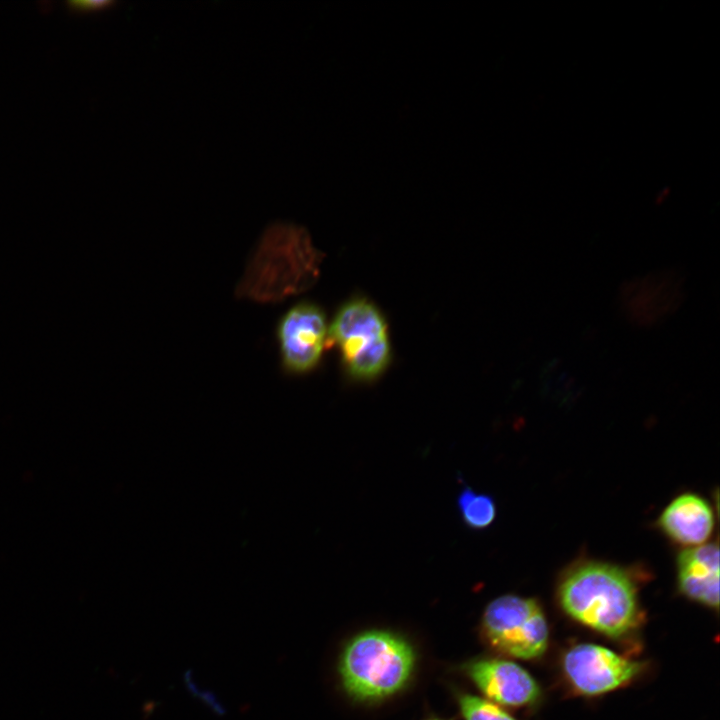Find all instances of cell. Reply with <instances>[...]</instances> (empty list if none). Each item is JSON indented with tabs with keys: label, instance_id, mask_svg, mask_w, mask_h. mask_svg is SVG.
I'll use <instances>...</instances> for the list:
<instances>
[{
	"label": "cell",
	"instance_id": "obj_1",
	"mask_svg": "<svg viewBox=\"0 0 720 720\" xmlns=\"http://www.w3.org/2000/svg\"><path fill=\"white\" fill-rule=\"evenodd\" d=\"M557 595L568 616L608 637L627 635L641 618L634 578L615 564L595 560L576 563L562 575Z\"/></svg>",
	"mask_w": 720,
	"mask_h": 720
},
{
	"label": "cell",
	"instance_id": "obj_2",
	"mask_svg": "<svg viewBox=\"0 0 720 720\" xmlns=\"http://www.w3.org/2000/svg\"><path fill=\"white\" fill-rule=\"evenodd\" d=\"M319 261V253L304 229L273 224L262 235L236 296L259 303L283 301L312 285Z\"/></svg>",
	"mask_w": 720,
	"mask_h": 720
},
{
	"label": "cell",
	"instance_id": "obj_3",
	"mask_svg": "<svg viewBox=\"0 0 720 720\" xmlns=\"http://www.w3.org/2000/svg\"><path fill=\"white\" fill-rule=\"evenodd\" d=\"M415 654L404 639L387 631H367L345 647L339 663L343 686L353 697L377 700L393 695L408 682Z\"/></svg>",
	"mask_w": 720,
	"mask_h": 720
},
{
	"label": "cell",
	"instance_id": "obj_4",
	"mask_svg": "<svg viewBox=\"0 0 720 720\" xmlns=\"http://www.w3.org/2000/svg\"><path fill=\"white\" fill-rule=\"evenodd\" d=\"M328 340L339 348L344 368L354 380H375L390 363L385 319L366 299H353L338 310L328 327Z\"/></svg>",
	"mask_w": 720,
	"mask_h": 720
},
{
	"label": "cell",
	"instance_id": "obj_5",
	"mask_svg": "<svg viewBox=\"0 0 720 720\" xmlns=\"http://www.w3.org/2000/svg\"><path fill=\"white\" fill-rule=\"evenodd\" d=\"M482 631L496 650L524 660L540 657L549 641L548 623L538 602L512 594L487 605Z\"/></svg>",
	"mask_w": 720,
	"mask_h": 720
},
{
	"label": "cell",
	"instance_id": "obj_6",
	"mask_svg": "<svg viewBox=\"0 0 720 720\" xmlns=\"http://www.w3.org/2000/svg\"><path fill=\"white\" fill-rule=\"evenodd\" d=\"M562 667L578 693L596 696L629 683L640 673L642 665L604 646L581 643L565 653Z\"/></svg>",
	"mask_w": 720,
	"mask_h": 720
},
{
	"label": "cell",
	"instance_id": "obj_7",
	"mask_svg": "<svg viewBox=\"0 0 720 720\" xmlns=\"http://www.w3.org/2000/svg\"><path fill=\"white\" fill-rule=\"evenodd\" d=\"M277 338L284 370L296 375L311 372L328 343L324 312L310 302L296 304L279 321Z\"/></svg>",
	"mask_w": 720,
	"mask_h": 720
},
{
	"label": "cell",
	"instance_id": "obj_8",
	"mask_svg": "<svg viewBox=\"0 0 720 720\" xmlns=\"http://www.w3.org/2000/svg\"><path fill=\"white\" fill-rule=\"evenodd\" d=\"M466 673L492 702L522 707L540 698V687L532 675L515 662L483 658L469 663Z\"/></svg>",
	"mask_w": 720,
	"mask_h": 720
},
{
	"label": "cell",
	"instance_id": "obj_9",
	"mask_svg": "<svg viewBox=\"0 0 720 720\" xmlns=\"http://www.w3.org/2000/svg\"><path fill=\"white\" fill-rule=\"evenodd\" d=\"M677 583L688 599L719 607V547L717 543L684 549L677 557Z\"/></svg>",
	"mask_w": 720,
	"mask_h": 720
},
{
	"label": "cell",
	"instance_id": "obj_10",
	"mask_svg": "<svg viewBox=\"0 0 720 720\" xmlns=\"http://www.w3.org/2000/svg\"><path fill=\"white\" fill-rule=\"evenodd\" d=\"M714 520L713 509L706 499L694 493H684L664 508L657 524L673 542L689 548L709 539Z\"/></svg>",
	"mask_w": 720,
	"mask_h": 720
},
{
	"label": "cell",
	"instance_id": "obj_11",
	"mask_svg": "<svg viewBox=\"0 0 720 720\" xmlns=\"http://www.w3.org/2000/svg\"><path fill=\"white\" fill-rule=\"evenodd\" d=\"M457 503L462 519L471 528H486L495 519L496 506L489 495L465 488L460 492Z\"/></svg>",
	"mask_w": 720,
	"mask_h": 720
},
{
	"label": "cell",
	"instance_id": "obj_12",
	"mask_svg": "<svg viewBox=\"0 0 720 720\" xmlns=\"http://www.w3.org/2000/svg\"><path fill=\"white\" fill-rule=\"evenodd\" d=\"M459 707L465 720H516L498 704L470 694L459 697Z\"/></svg>",
	"mask_w": 720,
	"mask_h": 720
},
{
	"label": "cell",
	"instance_id": "obj_13",
	"mask_svg": "<svg viewBox=\"0 0 720 720\" xmlns=\"http://www.w3.org/2000/svg\"><path fill=\"white\" fill-rule=\"evenodd\" d=\"M112 2L110 1H70L68 2L69 8L73 10H88V9H97V8H103L107 5H111Z\"/></svg>",
	"mask_w": 720,
	"mask_h": 720
},
{
	"label": "cell",
	"instance_id": "obj_14",
	"mask_svg": "<svg viewBox=\"0 0 720 720\" xmlns=\"http://www.w3.org/2000/svg\"><path fill=\"white\" fill-rule=\"evenodd\" d=\"M431 720H438V719H431Z\"/></svg>",
	"mask_w": 720,
	"mask_h": 720
}]
</instances>
